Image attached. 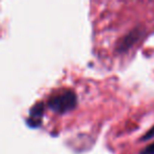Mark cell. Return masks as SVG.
<instances>
[{
    "label": "cell",
    "instance_id": "cell-1",
    "mask_svg": "<svg viewBox=\"0 0 154 154\" xmlns=\"http://www.w3.org/2000/svg\"><path fill=\"white\" fill-rule=\"evenodd\" d=\"M77 105V97L73 91L62 90L54 94L48 101V107L58 114H64L75 109Z\"/></svg>",
    "mask_w": 154,
    "mask_h": 154
},
{
    "label": "cell",
    "instance_id": "cell-2",
    "mask_svg": "<svg viewBox=\"0 0 154 154\" xmlns=\"http://www.w3.org/2000/svg\"><path fill=\"white\" fill-rule=\"evenodd\" d=\"M143 30L140 28H135L133 31H131L128 35L124 37L122 40L118 43V50L120 52H124L126 50L130 49L136 41H138L139 39L143 37Z\"/></svg>",
    "mask_w": 154,
    "mask_h": 154
},
{
    "label": "cell",
    "instance_id": "cell-4",
    "mask_svg": "<svg viewBox=\"0 0 154 154\" xmlns=\"http://www.w3.org/2000/svg\"><path fill=\"white\" fill-rule=\"evenodd\" d=\"M140 154H154V143H152V145L148 146L147 148H145V149L141 151Z\"/></svg>",
    "mask_w": 154,
    "mask_h": 154
},
{
    "label": "cell",
    "instance_id": "cell-3",
    "mask_svg": "<svg viewBox=\"0 0 154 154\" xmlns=\"http://www.w3.org/2000/svg\"><path fill=\"white\" fill-rule=\"evenodd\" d=\"M43 114H45V105L43 103H37L34 107H32L30 111L28 125L32 128H37L41 124V118Z\"/></svg>",
    "mask_w": 154,
    "mask_h": 154
},
{
    "label": "cell",
    "instance_id": "cell-5",
    "mask_svg": "<svg viewBox=\"0 0 154 154\" xmlns=\"http://www.w3.org/2000/svg\"><path fill=\"white\" fill-rule=\"evenodd\" d=\"M153 136H154V127H152V128L150 129V130L148 131V132L146 133L145 135H143V137L141 139H143V140H147V139L152 138Z\"/></svg>",
    "mask_w": 154,
    "mask_h": 154
}]
</instances>
